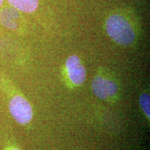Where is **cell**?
Returning a JSON list of instances; mask_svg holds the SVG:
<instances>
[{
	"label": "cell",
	"instance_id": "8992f818",
	"mask_svg": "<svg viewBox=\"0 0 150 150\" xmlns=\"http://www.w3.org/2000/svg\"><path fill=\"white\" fill-rule=\"evenodd\" d=\"M13 8L24 13H32L38 6V0H7Z\"/></svg>",
	"mask_w": 150,
	"mask_h": 150
},
{
	"label": "cell",
	"instance_id": "3957f363",
	"mask_svg": "<svg viewBox=\"0 0 150 150\" xmlns=\"http://www.w3.org/2000/svg\"><path fill=\"white\" fill-rule=\"evenodd\" d=\"M92 91L98 98L104 100L112 99L117 94L118 88L114 81L96 76L91 83Z\"/></svg>",
	"mask_w": 150,
	"mask_h": 150
},
{
	"label": "cell",
	"instance_id": "6da1fadb",
	"mask_svg": "<svg viewBox=\"0 0 150 150\" xmlns=\"http://www.w3.org/2000/svg\"><path fill=\"white\" fill-rule=\"evenodd\" d=\"M106 30L110 38L120 45H129L134 42L136 34L127 19L119 14L108 17L106 21Z\"/></svg>",
	"mask_w": 150,
	"mask_h": 150
},
{
	"label": "cell",
	"instance_id": "52a82bcc",
	"mask_svg": "<svg viewBox=\"0 0 150 150\" xmlns=\"http://www.w3.org/2000/svg\"><path fill=\"white\" fill-rule=\"evenodd\" d=\"M139 102L142 110L148 118L150 117V97L148 94L143 93L140 96Z\"/></svg>",
	"mask_w": 150,
	"mask_h": 150
},
{
	"label": "cell",
	"instance_id": "277c9868",
	"mask_svg": "<svg viewBox=\"0 0 150 150\" xmlns=\"http://www.w3.org/2000/svg\"><path fill=\"white\" fill-rule=\"evenodd\" d=\"M65 67L68 78L73 84L80 86L84 83L86 77V71L77 56H69L65 62Z\"/></svg>",
	"mask_w": 150,
	"mask_h": 150
},
{
	"label": "cell",
	"instance_id": "7a4b0ae2",
	"mask_svg": "<svg viewBox=\"0 0 150 150\" xmlns=\"http://www.w3.org/2000/svg\"><path fill=\"white\" fill-rule=\"evenodd\" d=\"M9 111L13 119L20 125L29 124L33 118V110L29 102L20 95L12 97L8 104Z\"/></svg>",
	"mask_w": 150,
	"mask_h": 150
},
{
	"label": "cell",
	"instance_id": "5b68a950",
	"mask_svg": "<svg viewBox=\"0 0 150 150\" xmlns=\"http://www.w3.org/2000/svg\"><path fill=\"white\" fill-rule=\"evenodd\" d=\"M18 10L11 8H5L0 12V22L9 29L15 30L18 28L20 15Z\"/></svg>",
	"mask_w": 150,
	"mask_h": 150
},
{
	"label": "cell",
	"instance_id": "ba28073f",
	"mask_svg": "<svg viewBox=\"0 0 150 150\" xmlns=\"http://www.w3.org/2000/svg\"><path fill=\"white\" fill-rule=\"evenodd\" d=\"M3 1H4V0H0V7H1V6L2 5Z\"/></svg>",
	"mask_w": 150,
	"mask_h": 150
},
{
	"label": "cell",
	"instance_id": "9c48e42d",
	"mask_svg": "<svg viewBox=\"0 0 150 150\" xmlns=\"http://www.w3.org/2000/svg\"><path fill=\"white\" fill-rule=\"evenodd\" d=\"M11 150H20V149H17V148H13V149H11Z\"/></svg>",
	"mask_w": 150,
	"mask_h": 150
}]
</instances>
